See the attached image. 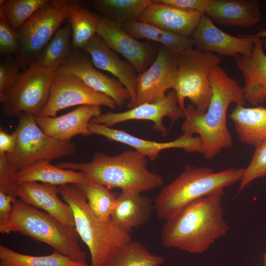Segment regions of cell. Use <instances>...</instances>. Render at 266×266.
Wrapping results in <instances>:
<instances>
[{"label":"cell","mask_w":266,"mask_h":266,"mask_svg":"<svg viewBox=\"0 0 266 266\" xmlns=\"http://www.w3.org/2000/svg\"><path fill=\"white\" fill-rule=\"evenodd\" d=\"M165 3L183 9L198 11L203 13L210 0H160Z\"/></svg>","instance_id":"obj_41"},{"label":"cell","mask_w":266,"mask_h":266,"mask_svg":"<svg viewBox=\"0 0 266 266\" xmlns=\"http://www.w3.org/2000/svg\"><path fill=\"white\" fill-rule=\"evenodd\" d=\"M78 51H73L68 60L57 70L76 75L92 89L110 97L119 107L129 102L130 95L124 86L117 78L101 72L91 60Z\"/></svg>","instance_id":"obj_17"},{"label":"cell","mask_w":266,"mask_h":266,"mask_svg":"<svg viewBox=\"0 0 266 266\" xmlns=\"http://www.w3.org/2000/svg\"><path fill=\"white\" fill-rule=\"evenodd\" d=\"M16 200L10 195L0 192V232L10 233L12 232L11 215L13 203Z\"/></svg>","instance_id":"obj_40"},{"label":"cell","mask_w":266,"mask_h":266,"mask_svg":"<svg viewBox=\"0 0 266 266\" xmlns=\"http://www.w3.org/2000/svg\"><path fill=\"white\" fill-rule=\"evenodd\" d=\"M22 68L14 55L6 56L0 64V97L15 81Z\"/></svg>","instance_id":"obj_39"},{"label":"cell","mask_w":266,"mask_h":266,"mask_svg":"<svg viewBox=\"0 0 266 266\" xmlns=\"http://www.w3.org/2000/svg\"><path fill=\"white\" fill-rule=\"evenodd\" d=\"M100 16L84 8L77 1L72 0L67 19L71 28L74 51L83 47L97 34Z\"/></svg>","instance_id":"obj_28"},{"label":"cell","mask_w":266,"mask_h":266,"mask_svg":"<svg viewBox=\"0 0 266 266\" xmlns=\"http://www.w3.org/2000/svg\"><path fill=\"white\" fill-rule=\"evenodd\" d=\"M0 266H88L54 251L46 256H33L15 252L0 245Z\"/></svg>","instance_id":"obj_31"},{"label":"cell","mask_w":266,"mask_h":266,"mask_svg":"<svg viewBox=\"0 0 266 266\" xmlns=\"http://www.w3.org/2000/svg\"><path fill=\"white\" fill-rule=\"evenodd\" d=\"M165 259L151 253L142 243L131 241L116 249L104 266H160Z\"/></svg>","instance_id":"obj_29"},{"label":"cell","mask_w":266,"mask_h":266,"mask_svg":"<svg viewBox=\"0 0 266 266\" xmlns=\"http://www.w3.org/2000/svg\"><path fill=\"white\" fill-rule=\"evenodd\" d=\"M12 232H19L43 242L73 261L87 263V255L79 243L80 238L75 227L62 224L39 209L21 200L13 203Z\"/></svg>","instance_id":"obj_6"},{"label":"cell","mask_w":266,"mask_h":266,"mask_svg":"<svg viewBox=\"0 0 266 266\" xmlns=\"http://www.w3.org/2000/svg\"><path fill=\"white\" fill-rule=\"evenodd\" d=\"M229 117L241 142L255 147L266 142V108L236 105Z\"/></svg>","instance_id":"obj_25"},{"label":"cell","mask_w":266,"mask_h":266,"mask_svg":"<svg viewBox=\"0 0 266 266\" xmlns=\"http://www.w3.org/2000/svg\"><path fill=\"white\" fill-rule=\"evenodd\" d=\"M55 72L31 64L0 97L2 114L9 118L23 113L38 116L49 100Z\"/></svg>","instance_id":"obj_9"},{"label":"cell","mask_w":266,"mask_h":266,"mask_svg":"<svg viewBox=\"0 0 266 266\" xmlns=\"http://www.w3.org/2000/svg\"><path fill=\"white\" fill-rule=\"evenodd\" d=\"M205 14L224 27L248 28L258 24L262 19L257 0H210Z\"/></svg>","instance_id":"obj_23"},{"label":"cell","mask_w":266,"mask_h":266,"mask_svg":"<svg viewBox=\"0 0 266 266\" xmlns=\"http://www.w3.org/2000/svg\"><path fill=\"white\" fill-rule=\"evenodd\" d=\"M140 20L160 29L183 35L192 36L203 13L176 7L160 0H152Z\"/></svg>","instance_id":"obj_22"},{"label":"cell","mask_w":266,"mask_h":266,"mask_svg":"<svg viewBox=\"0 0 266 266\" xmlns=\"http://www.w3.org/2000/svg\"><path fill=\"white\" fill-rule=\"evenodd\" d=\"M147 158L138 151L129 149L117 155L95 153L86 163L62 162L61 168L82 172L88 181L108 188L141 193L164 184L163 177L147 168Z\"/></svg>","instance_id":"obj_3"},{"label":"cell","mask_w":266,"mask_h":266,"mask_svg":"<svg viewBox=\"0 0 266 266\" xmlns=\"http://www.w3.org/2000/svg\"><path fill=\"white\" fill-rule=\"evenodd\" d=\"M97 34L112 50L129 62L138 74L149 67L158 54L150 43L140 41L128 34L123 30L121 23L101 16L98 22Z\"/></svg>","instance_id":"obj_14"},{"label":"cell","mask_w":266,"mask_h":266,"mask_svg":"<svg viewBox=\"0 0 266 266\" xmlns=\"http://www.w3.org/2000/svg\"><path fill=\"white\" fill-rule=\"evenodd\" d=\"M121 25L128 34L138 40L146 39L158 42L163 32V30L154 25L139 19L125 21Z\"/></svg>","instance_id":"obj_35"},{"label":"cell","mask_w":266,"mask_h":266,"mask_svg":"<svg viewBox=\"0 0 266 266\" xmlns=\"http://www.w3.org/2000/svg\"><path fill=\"white\" fill-rule=\"evenodd\" d=\"M71 2L49 0L16 31L20 49L14 56L23 70L33 62L63 22L67 20Z\"/></svg>","instance_id":"obj_10"},{"label":"cell","mask_w":266,"mask_h":266,"mask_svg":"<svg viewBox=\"0 0 266 266\" xmlns=\"http://www.w3.org/2000/svg\"><path fill=\"white\" fill-rule=\"evenodd\" d=\"M15 171L9 164L5 154L0 155V192L15 198L18 197L19 184Z\"/></svg>","instance_id":"obj_38"},{"label":"cell","mask_w":266,"mask_h":266,"mask_svg":"<svg viewBox=\"0 0 266 266\" xmlns=\"http://www.w3.org/2000/svg\"><path fill=\"white\" fill-rule=\"evenodd\" d=\"M20 49L18 35L0 11V53L3 56L15 55Z\"/></svg>","instance_id":"obj_36"},{"label":"cell","mask_w":266,"mask_h":266,"mask_svg":"<svg viewBox=\"0 0 266 266\" xmlns=\"http://www.w3.org/2000/svg\"><path fill=\"white\" fill-rule=\"evenodd\" d=\"M17 134L14 131L8 133L1 127L0 128V155L11 153L15 146Z\"/></svg>","instance_id":"obj_42"},{"label":"cell","mask_w":266,"mask_h":266,"mask_svg":"<svg viewBox=\"0 0 266 266\" xmlns=\"http://www.w3.org/2000/svg\"><path fill=\"white\" fill-rule=\"evenodd\" d=\"M154 210L150 198L133 191H121L117 196L110 219L124 230L132 233L147 222Z\"/></svg>","instance_id":"obj_24"},{"label":"cell","mask_w":266,"mask_h":266,"mask_svg":"<svg viewBox=\"0 0 266 266\" xmlns=\"http://www.w3.org/2000/svg\"><path fill=\"white\" fill-rule=\"evenodd\" d=\"M250 35L253 37H264L266 39L263 41V45L264 47L266 48V29L260 31L257 33L249 34Z\"/></svg>","instance_id":"obj_43"},{"label":"cell","mask_w":266,"mask_h":266,"mask_svg":"<svg viewBox=\"0 0 266 266\" xmlns=\"http://www.w3.org/2000/svg\"><path fill=\"white\" fill-rule=\"evenodd\" d=\"M58 193L73 211L75 228L89 250L91 266H104L117 248L132 240L131 233L111 219L104 222L91 210L86 199L74 184L58 186Z\"/></svg>","instance_id":"obj_5"},{"label":"cell","mask_w":266,"mask_h":266,"mask_svg":"<svg viewBox=\"0 0 266 266\" xmlns=\"http://www.w3.org/2000/svg\"><path fill=\"white\" fill-rule=\"evenodd\" d=\"M89 129L92 134L101 135L108 140L118 142L130 146L151 161L156 160L160 152L165 149L180 148L187 153H202V143L200 137L183 133L177 138L168 142H160L143 139L123 130L111 128L92 121Z\"/></svg>","instance_id":"obj_15"},{"label":"cell","mask_w":266,"mask_h":266,"mask_svg":"<svg viewBox=\"0 0 266 266\" xmlns=\"http://www.w3.org/2000/svg\"><path fill=\"white\" fill-rule=\"evenodd\" d=\"M158 42L174 55L185 52L195 46L192 37L165 30H163Z\"/></svg>","instance_id":"obj_37"},{"label":"cell","mask_w":266,"mask_h":266,"mask_svg":"<svg viewBox=\"0 0 266 266\" xmlns=\"http://www.w3.org/2000/svg\"><path fill=\"white\" fill-rule=\"evenodd\" d=\"M15 130L16 143L13 151L6 154L10 166L16 171L42 160L51 161L73 155L77 150L71 141H61L46 134L37 124L35 116L23 113Z\"/></svg>","instance_id":"obj_7"},{"label":"cell","mask_w":266,"mask_h":266,"mask_svg":"<svg viewBox=\"0 0 266 266\" xmlns=\"http://www.w3.org/2000/svg\"><path fill=\"white\" fill-rule=\"evenodd\" d=\"M263 260L264 266H266V251H265L263 255Z\"/></svg>","instance_id":"obj_44"},{"label":"cell","mask_w":266,"mask_h":266,"mask_svg":"<svg viewBox=\"0 0 266 266\" xmlns=\"http://www.w3.org/2000/svg\"><path fill=\"white\" fill-rule=\"evenodd\" d=\"M243 168L215 172L211 167L187 165L171 183L163 187L154 200L157 217L166 221L192 202L220 192L239 181Z\"/></svg>","instance_id":"obj_4"},{"label":"cell","mask_w":266,"mask_h":266,"mask_svg":"<svg viewBox=\"0 0 266 266\" xmlns=\"http://www.w3.org/2000/svg\"><path fill=\"white\" fill-rule=\"evenodd\" d=\"M196 49L203 52L216 53L219 56L235 59L251 53L254 37L249 34L232 35L220 29L204 13L192 36Z\"/></svg>","instance_id":"obj_16"},{"label":"cell","mask_w":266,"mask_h":266,"mask_svg":"<svg viewBox=\"0 0 266 266\" xmlns=\"http://www.w3.org/2000/svg\"><path fill=\"white\" fill-rule=\"evenodd\" d=\"M212 95L205 113L198 110L192 104L185 108V117L181 129L183 133L198 134L202 143V154L210 160L223 149L233 146V138L227 123V114L232 103H245L242 88L219 65L209 71Z\"/></svg>","instance_id":"obj_1"},{"label":"cell","mask_w":266,"mask_h":266,"mask_svg":"<svg viewBox=\"0 0 266 266\" xmlns=\"http://www.w3.org/2000/svg\"><path fill=\"white\" fill-rule=\"evenodd\" d=\"M73 51L71 28L68 23L57 31L31 64L56 71L68 60Z\"/></svg>","instance_id":"obj_27"},{"label":"cell","mask_w":266,"mask_h":266,"mask_svg":"<svg viewBox=\"0 0 266 266\" xmlns=\"http://www.w3.org/2000/svg\"><path fill=\"white\" fill-rule=\"evenodd\" d=\"M91 57L98 69L113 75L127 89L131 99L127 106L130 109L135 104L136 86L138 73L127 60H124L112 50L98 34L94 36L82 48Z\"/></svg>","instance_id":"obj_18"},{"label":"cell","mask_w":266,"mask_h":266,"mask_svg":"<svg viewBox=\"0 0 266 266\" xmlns=\"http://www.w3.org/2000/svg\"><path fill=\"white\" fill-rule=\"evenodd\" d=\"M175 56L178 70L173 90L179 107L185 110V100L188 99L198 110L205 113L212 95L209 71L219 65L221 57L194 48Z\"/></svg>","instance_id":"obj_8"},{"label":"cell","mask_w":266,"mask_h":266,"mask_svg":"<svg viewBox=\"0 0 266 266\" xmlns=\"http://www.w3.org/2000/svg\"><path fill=\"white\" fill-rule=\"evenodd\" d=\"M266 176V142L255 147L248 166L239 180V193L255 179Z\"/></svg>","instance_id":"obj_34"},{"label":"cell","mask_w":266,"mask_h":266,"mask_svg":"<svg viewBox=\"0 0 266 266\" xmlns=\"http://www.w3.org/2000/svg\"><path fill=\"white\" fill-rule=\"evenodd\" d=\"M263 47L261 38L254 37L251 53L235 59L243 77L242 88L244 99L254 105L266 100V54Z\"/></svg>","instance_id":"obj_20"},{"label":"cell","mask_w":266,"mask_h":266,"mask_svg":"<svg viewBox=\"0 0 266 266\" xmlns=\"http://www.w3.org/2000/svg\"><path fill=\"white\" fill-rule=\"evenodd\" d=\"M177 70L175 55L162 45L152 64L138 74L134 107L163 99L166 92L174 88Z\"/></svg>","instance_id":"obj_13"},{"label":"cell","mask_w":266,"mask_h":266,"mask_svg":"<svg viewBox=\"0 0 266 266\" xmlns=\"http://www.w3.org/2000/svg\"><path fill=\"white\" fill-rule=\"evenodd\" d=\"M49 0H0V11L15 31L19 29Z\"/></svg>","instance_id":"obj_33"},{"label":"cell","mask_w":266,"mask_h":266,"mask_svg":"<svg viewBox=\"0 0 266 266\" xmlns=\"http://www.w3.org/2000/svg\"><path fill=\"white\" fill-rule=\"evenodd\" d=\"M76 105H103L114 109L116 105L110 97L92 89L76 75L56 70L49 100L38 116L56 117L59 111Z\"/></svg>","instance_id":"obj_11"},{"label":"cell","mask_w":266,"mask_h":266,"mask_svg":"<svg viewBox=\"0 0 266 266\" xmlns=\"http://www.w3.org/2000/svg\"><path fill=\"white\" fill-rule=\"evenodd\" d=\"M18 183L41 182L57 186L65 184H77L88 181L82 172L61 168L42 160L19 171L15 174Z\"/></svg>","instance_id":"obj_26"},{"label":"cell","mask_w":266,"mask_h":266,"mask_svg":"<svg viewBox=\"0 0 266 266\" xmlns=\"http://www.w3.org/2000/svg\"><path fill=\"white\" fill-rule=\"evenodd\" d=\"M58 186L34 182L19 184L18 197L24 202L42 209L62 224L75 227L73 211L70 206L58 196Z\"/></svg>","instance_id":"obj_21"},{"label":"cell","mask_w":266,"mask_h":266,"mask_svg":"<svg viewBox=\"0 0 266 266\" xmlns=\"http://www.w3.org/2000/svg\"><path fill=\"white\" fill-rule=\"evenodd\" d=\"M101 114L100 106L82 105L59 116H35V119L38 126L47 135L61 141H70L77 135H92L89 123Z\"/></svg>","instance_id":"obj_19"},{"label":"cell","mask_w":266,"mask_h":266,"mask_svg":"<svg viewBox=\"0 0 266 266\" xmlns=\"http://www.w3.org/2000/svg\"><path fill=\"white\" fill-rule=\"evenodd\" d=\"M166 117H169L172 123L185 117V110L179 107L174 90H170L163 99L158 101L144 103L123 112H108L91 121L109 127L133 120L150 121L154 123L153 130L166 136L169 132L168 128L163 123Z\"/></svg>","instance_id":"obj_12"},{"label":"cell","mask_w":266,"mask_h":266,"mask_svg":"<svg viewBox=\"0 0 266 266\" xmlns=\"http://www.w3.org/2000/svg\"><path fill=\"white\" fill-rule=\"evenodd\" d=\"M152 2V0H94L91 4L101 17L121 23L139 19Z\"/></svg>","instance_id":"obj_30"},{"label":"cell","mask_w":266,"mask_h":266,"mask_svg":"<svg viewBox=\"0 0 266 266\" xmlns=\"http://www.w3.org/2000/svg\"><path fill=\"white\" fill-rule=\"evenodd\" d=\"M220 191L189 203L166 220L161 233L162 245L192 254L207 251L229 229L223 218Z\"/></svg>","instance_id":"obj_2"},{"label":"cell","mask_w":266,"mask_h":266,"mask_svg":"<svg viewBox=\"0 0 266 266\" xmlns=\"http://www.w3.org/2000/svg\"><path fill=\"white\" fill-rule=\"evenodd\" d=\"M74 185L85 197L93 212L102 221H109L118 195L107 187L96 182L85 181Z\"/></svg>","instance_id":"obj_32"}]
</instances>
